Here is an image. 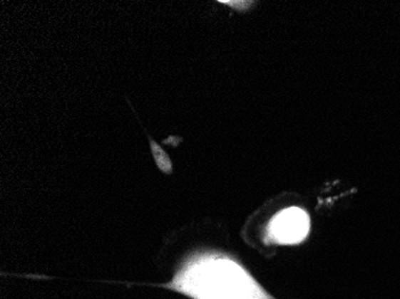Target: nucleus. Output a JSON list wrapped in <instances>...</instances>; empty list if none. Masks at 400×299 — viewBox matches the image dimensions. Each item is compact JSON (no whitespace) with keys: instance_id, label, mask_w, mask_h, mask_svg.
Segmentation results:
<instances>
[{"instance_id":"1","label":"nucleus","mask_w":400,"mask_h":299,"mask_svg":"<svg viewBox=\"0 0 400 299\" xmlns=\"http://www.w3.org/2000/svg\"><path fill=\"white\" fill-rule=\"evenodd\" d=\"M168 288L192 299H275L242 265L217 253L188 258Z\"/></svg>"},{"instance_id":"2","label":"nucleus","mask_w":400,"mask_h":299,"mask_svg":"<svg viewBox=\"0 0 400 299\" xmlns=\"http://www.w3.org/2000/svg\"><path fill=\"white\" fill-rule=\"evenodd\" d=\"M311 230V218L299 207L283 209L270 221L266 239L270 243L295 246L302 243Z\"/></svg>"},{"instance_id":"3","label":"nucleus","mask_w":400,"mask_h":299,"mask_svg":"<svg viewBox=\"0 0 400 299\" xmlns=\"http://www.w3.org/2000/svg\"><path fill=\"white\" fill-rule=\"evenodd\" d=\"M150 145H151V152H153V158H155V162H156L160 170L165 172V174H172V162H170L168 154H165V150L162 149L158 142H153V140L150 142Z\"/></svg>"},{"instance_id":"4","label":"nucleus","mask_w":400,"mask_h":299,"mask_svg":"<svg viewBox=\"0 0 400 299\" xmlns=\"http://www.w3.org/2000/svg\"><path fill=\"white\" fill-rule=\"evenodd\" d=\"M223 4L230 5V6H235V8H247V4H251V3H247V1H221Z\"/></svg>"}]
</instances>
